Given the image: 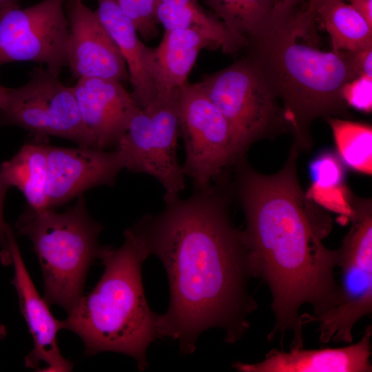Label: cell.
<instances>
[{
	"mask_svg": "<svg viewBox=\"0 0 372 372\" xmlns=\"http://www.w3.org/2000/svg\"><path fill=\"white\" fill-rule=\"evenodd\" d=\"M227 208L225 196L211 185L167 202L159 214L138 221L169 284L168 309L157 314V337L177 340L185 354L213 327L224 331L227 342H237L257 307L248 292L254 276L242 231L231 224Z\"/></svg>",
	"mask_w": 372,
	"mask_h": 372,
	"instance_id": "obj_1",
	"label": "cell"
},
{
	"mask_svg": "<svg viewBox=\"0 0 372 372\" xmlns=\"http://www.w3.org/2000/svg\"><path fill=\"white\" fill-rule=\"evenodd\" d=\"M294 147L285 166L271 175L238 161V193L245 213L242 231L254 277L268 285L275 324L269 341L292 334L290 349L304 345L299 312L309 304L313 316L332 306L338 283L334 270L338 250L323 244L332 220L302 192L296 173Z\"/></svg>",
	"mask_w": 372,
	"mask_h": 372,
	"instance_id": "obj_2",
	"label": "cell"
},
{
	"mask_svg": "<svg viewBox=\"0 0 372 372\" xmlns=\"http://www.w3.org/2000/svg\"><path fill=\"white\" fill-rule=\"evenodd\" d=\"M314 19L306 10L273 11L247 43L248 57L282 101L284 118L305 144L313 119L344 111L342 87L357 77L347 51L318 47Z\"/></svg>",
	"mask_w": 372,
	"mask_h": 372,
	"instance_id": "obj_3",
	"label": "cell"
},
{
	"mask_svg": "<svg viewBox=\"0 0 372 372\" xmlns=\"http://www.w3.org/2000/svg\"><path fill=\"white\" fill-rule=\"evenodd\" d=\"M149 255L138 223L125 229L121 247H101L98 258L105 269L101 279L63 320L64 329L83 342L86 355L121 353L134 358L140 371L147 368V349L157 337V314L146 301L141 275Z\"/></svg>",
	"mask_w": 372,
	"mask_h": 372,
	"instance_id": "obj_4",
	"label": "cell"
},
{
	"mask_svg": "<svg viewBox=\"0 0 372 372\" xmlns=\"http://www.w3.org/2000/svg\"><path fill=\"white\" fill-rule=\"evenodd\" d=\"M18 234L31 240L41 265L44 299L69 313L83 295L86 276L102 247V226L90 216L83 195L63 212L28 207L18 220Z\"/></svg>",
	"mask_w": 372,
	"mask_h": 372,
	"instance_id": "obj_5",
	"label": "cell"
},
{
	"mask_svg": "<svg viewBox=\"0 0 372 372\" xmlns=\"http://www.w3.org/2000/svg\"><path fill=\"white\" fill-rule=\"evenodd\" d=\"M351 228L338 250L342 279L331 307L318 316H300L303 325L319 324V340L351 343L355 324L372 311V206L351 196Z\"/></svg>",
	"mask_w": 372,
	"mask_h": 372,
	"instance_id": "obj_6",
	"label": "cell"
},
{
	"mask_svg": "<svg viewBox=\"0 0 372 372\" xmlns=\"http://www.w3.org/2000/svg\"><path fill=\"white\" fill-rule=\"evenodd\" d=\"M179 91L156 97L141 108L115 147L123 168L150 175L162 185L165 203L179 197L185 188V174L176 154L180 134Z\"/></svg>",
	"mask_w": 372,
	"mask_h": 372,
	"instance_id": "obj_7",
	"label": "cell"
},
{
	"mask_svg": "<svg viewBox=\"0 0 372 372\" xmlns=\"http://www.w3.org/2000/svg\"><path fill=\"white\" fill-rule=\"evenodd\" d=\"M197 83L228 123L240 158L276 125L278 99L249 57Z\"/></svg>",
	"mask_w": 372,
	"mask_h": 372,
	"instance_id": "obj_8",
	"label": "cell"
},
{
	"mask_svg": "<svg viewBox=\"0 0 372 372\" xmlns=\"http://www.w3.org/2000/svg\"><path fill=\"white\" fill-rule=\"evenodd\" d=\"M0 124L21 127L40 138L56 136L96 147L82 121L72 87L39 68H34L25 85L10 88L0 107Z\"/></svg>",
	"mask_w": 372,
	"mask_h": 372,
	"instance_id": "obj_9",
	"label": "cell"
},
{
	"mask_svg": "<svg viewBox=\"0 0 372 372\" xmlns=\"http://www.w3.org/2000/svg\"><path fill=\"white\" fill-rule=\"evenodd\" d=\"M179 117L185 149L183 171L195 190L206 189L227 166L240 159L231 130L198 83L187 81L180 87Z\"/></svg>",
	"mask_w": 372,
	"mask_h": 372,
	"instance_id": "obj_10",
	"label": "cell"
},
{
	"mask_svg": "<svg viewBox=\"0 0 372 372\" xmlns=\"http://www.w3.org/2000/svg\"><path fill=\"white\" fill-rule=\"evenodd\" d=\"M64 0L0 9V65L33 61L59 75L67 66L69 25Z\"/></svg>",
	"mask_w": 372,
	"mask_h": 372,
	"instance_id": "obj_11",
	"label": "cell"
},
{
	"mask_svg": "<svg viewBox=\"0 0 372 372\" xmlns=\"http://www.w3.org/2000/svg\"><path fill=\"white\" fill-rule=\"evenodd\" d=\"M47 207L54 209L90 188L113 185L123 163L118 150L46 144Z\"/></svg>",
	"mask_w": 372,
	"mask_h": 372,
	"instance_id": "obj_12",
	"label": "cell"
},
{
	"mask_svg": "<svg viewBox=\"0 0 372 372\" xmlns=\"http://www.w3.org/2000/svg\"><path fill=\"white\" fill-rule=\"evenodd\" d=\"M69 25L68 65L72 76L101 78L119 82L129 80L125 60L96 11L82 0L66 4Z\"/></svg>",
	"mask_w": 372,
	"mask_h": 372,
	"instance_id": "obj_13",
	"label": "cell"
},
{
	"mask_svg": "<svg viewBox=\"0 0 372 372\" xmlns=\"http://www.w3.org/2000/svg\"><path fill=\"white\" fill-rule=\"evenodd\" d=\"M6 235L10 263L14 267V276L11 282L16 289L21 313L34 342L33 349L25 358V366L26 368L39 369L40 363L43 362L47 366L39 371H71L73 364L61 355L56 339L59 331L64 329V322L52 316L49 304L40 296L9 226L6 230Z\"/></svg>",
	"mask_w": 372,
	"mask_h": 372,
	"instance_id": "obj_14",
	"label": "cell"
},
{
	"mask_svg": "<svg viewBox=\"0 0 372 372\" xmlns=\"http://www.w3.org/2000/svg\"><path fill=\"white\" fill-rule=\"evenodd\" d=\"M72 87L82 121L96 147H116L141 109L131 93L121 82L101 78H81Z\"/></svg>",
	"mask_w": 372,
	"mask_h": 372,
	"instance_id": "obj_15",
	"label": "cell"
},
{
	"mask_svg": "<svg viewBox=\"0 0 372 372\" xmlns=\"http://www.w3.org/2000/svg\"><path fill=\"white\" fill-rule=\"evenodd\" d=\"M371 325L365 328L359 342L335 349H273L264 360L247 364L237 362L233 367L243 372H371Z\"/></svg>",
	"mask_w": 372,
	"mask_h": 372,
	"instance_id": "obj_16",
	"label": "cell"
},
{
	"mask_svg": "<svg viewBox=\"0 0 372 372\" xmlns=\"http://www.w3.org/2000/svg\"><path fill=\"white\" fill-rule=\"evenodd\" d=\"M98 17L118 46L126 63L131 95L140 108L148 105L156 97L151 69L152 48L139 39L132 21L115 0H97Z\"/></svg>",
	"mask_w": 372,
	"mask_h": 372,
	"instance_id": "obj_17",
	"label": "cell"
},
{
	"mask_svg": "<svg viewBox=\"0 0 372 372\" xmlns=\"http://www.w3.org/2000/svg\"><path fill=\"white\" fill-rule=\"evenodd\" d=\"M204 48H218L200 30L190 28L165 31L158 47L152 48L151 57L156 97L171 94L187 81L189 73Z\"/></svg>",
	"mask_w": 372,
	"mask_h": 372,
	"instance_id": "obj_18",
	"label": "cell"
},
{
	"mask_svg": "<svg viewBox=\"0 0 372 372\" xmlns=\"http://www.w3.org/2000/svg\"><path fill=\"white\" fill-rule=\"evenodd\" d=\"M154 13L157 23L165 31L197 29L207 34L225 53L235 54L247 45L218 18L205 11L198 0H155Z\"/></svg>",
	"mask_w": 372,
	"mask_h": 372,
	"instance_id": "obj_19",
	"label": "cell"
},
{
	"mask_svg": "<svg viewBox=\"0 0 372 372\" xmlns=\"http://www.w3.org/2000/svg\"><path fill=\"white\" fill-rule=\"evenodd\" d=\"M0 171L10 187H15L22 192L29 208L34 211L48 209L45 143L24 144L12 158L1 163Z\"/></svg>",
	"mask_w": 372,
	"mask_h": 372,
	"instance_id": "obj_20",
	"label": "cell"
},
{
	"mask_svg": "<svg viewBox=\"0 0 372 372\" xmlns=\"http://www.w3.org/2000/svg\"><path fill=\"white\" fill-rule=\"evenodd\" d=\"M315 17L328 32L332 50L353 52L372 47V26L346 0H319Z\"/></svg>",
	"mask_w": 372,
	"mask_h": 372,
	"instance_id": "obj_21",
	"label": "cell"
},
{
	"mask_svg": "<svg viewBox=\"0 0 372 372\" xmlns=\"http://www.w3.org/2000/svg\"><path fill=\"white\" fill-rule=\"evenodd\" d=\"M206 5L236 37L247 43L271 18L273 0H205Z\"/></svg>",
	"mask_w": 372,
	"mask_h": 372,
	"instance_id": "obj_22",
	"label": "cell"
},
{
	"mask_svg": "<svg viewBox=\"0 0 372 372\" xmlns=\"http://www.w3.org/2000/svg\"><path fill=\"white\" fill-rule=\"evenodd\" d=\"M328 122L341 160L354 170L371 174V126L333 117Z\"/></svg>",
	"mask_w": 372,
	"mask_h": 372,
	"instance_id": "obj_23",
	"label": "cell"
},
{
	"mask_svg": "<svg viewBox=\"0 0 372 372\" xmlns=\"http://www.w3.org/2000/svg\"><path fill=\"white\" fill-rule=\"evenodd\" d=\"M313 184L305 194L309 198L331 195L344 190V169L338 158L332 153H324L310 165Z\"/></svg>",
	"mask_w": 372,
	"mask_h": 372,
	"instance_id": "obj_24",
	"label": "cell"
},
{
	"mask_svg": "<svg viewBox=\"0 0 372 372\" xmlns=\"http://www.w3.org/2000/svg\"><path fill=\"white\" fill-rule=\"evenodd\" d=\"M121 9L132 21L138 32L145 40L158 34L155 17V0H115Z\"/></svg>",
	"mask_w": 372,
	"mask_h": 372,
	"instance_id": "obj_25",
	"label": "cell"
},
{
	"mask_svg": "<svg viewBox=\"0 0 372 372\" xmlns=\"http://www.w3.org/2000/svg\"><path fill=\"white\" fill-rule=\"evenodd\" d=\"M341 95L347 105L364 112H371L372 78L358 76L347 82L342 87Z\"/></svg>",
	"mask_w": 372,
	"mask_h": 372,
	"instance_id": "obj_26",
	"label": "cell"
},
{
	"mask_svg": "<svg viewBox=\"0 0 372 372\" xmlns=\"http://www.w3.org/2000/svg\"><path fill=\"white\" fill-rule=\"evenodd\" d=\"M347 52L357 76H366L372 78V47Z\"/></svg>",
	"mask_w": 372,
	"mask_h": 372,
	"instance_id": "obj_27",
	"label": "cell"
},
{
	"mask_svg": "<svg viewBox=\"0 0 372 372\" xmlns=\"http://www.w3.org/2000/svg\"><path fill=\"white\" fill-rule=\"evenodd\" d=\"M10 187L4 180L0 171V244L2 247L1 251H6L8 249V242L6 235V230L8 226L3 219V203L6 194Z\"/></svg>",
	"mask_w": 372,
	"mask_h": 372,
	"instance_id": "obj_28",
	"label": "cell"
},
{
	"mask_svg": "<svg viewBox=\"0 0 372 372\" xmlns=\"http://www.w3.org/2000/svg\"><path fill=\"white\" fill-rule=\"evenodd\" d=\"M372 26V0H346Z\"/></svg>",
	"mask_w": 372,
	"mask_h": 372,
	"instance_id": "obj_29",
	"label": "cell"
},
{
	"mask_svg": "<svg viewBox=\"0 0 372 372\" xmlns=\"http://www.w3.org/2000/svg\"><path fill=\"white\" fill-rule=\"evenodd\" d=\"M302 0H273V10L285 12L291 10Z\"/></svg>",
	"mask_w": 372,
	"mask_h": 372,
	"instance_id": "obj_30",
	"label": "cell"
},
{
	"mask_svg": "<svg viewBox=\"0 0 372 372\" xmlns=\"http://www.w3.org/2000/svg\"><path fill=\"white\" fill-rule=\"evenodd\" d=\"M318 1L319 0H309L308 8L306 11L311 16L315 17L316 10Z\"/></svg>",
	"mask_w": 372,
	"mask_h": 372,
	"instance_id": "obj_31",
	"label": "cell"
},
{
	"mask_svg": "<svg viewBox=\"0 0 372 372\" xmlns=\"http://www.w3.org/2000/svg\"><path fill=\"white\" fill-rule=\"evenodd\" d=\"M19 0H0V9L19 6Z\"/></svg>",
	"mask_w": 372,
	"mask_h": 372,
	"instance_id": "obj_32",
	"label": "cell"
},
{
	"mask_svg": "<svg viewBox=\"0 0 372 372\" xmlns=\"http://www.w3.org/2000/svg\"><path fill=\"white\" fill-rule=\"evenodd\" d=\"M9 90H10V88L6 87L0 85V107L4 103L6 99V97L8 96V94L9 92Z\"/></svg>",
	"mask_w": 372,
	"mask_h": 372,
	"instance_id": "obj_33",
	"label": "cell"
},
{
	"mask_svg": "<svg viewBox=\"0 0 372 372\" xmlns=\"http://www.w3.org/2000/svg\"><path fill=\"white\" fill-rule=\"evenodd\" d=\"M7 335V330L4 325L0 324V340L3 339Z\"/></svg>",
	"mask_w": 372,
	"mask_h": 372,
	"instance_id": "obj_34",
	"label": "cell"
}]
</instances>
